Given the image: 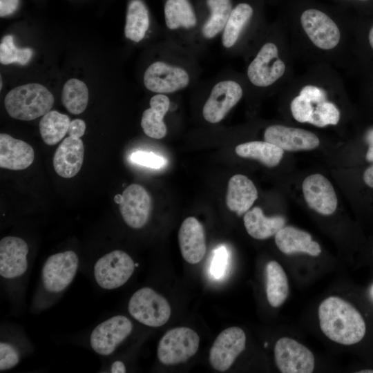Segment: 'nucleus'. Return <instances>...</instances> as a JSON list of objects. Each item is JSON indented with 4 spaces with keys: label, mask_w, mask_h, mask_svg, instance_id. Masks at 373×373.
<instances>
[{
    "label": "nucleus",
    "mask_w": 373,
    "mask_h": 373,
    "mask_svg": "<svg viewBox=\"0 0 373 373\" xmlns=\"http://www.w3.org/2000/svg\"><path fill=\"white\" fill-rule=\"evenodd\" d=\"M54 104L52 94L43 85L30 83L17 86L6 95L4 105L8 115L29 121L44 116Z\"/></svg>",
    "instance_id": "f03ea898"
},
{
    "label": "nucleus",
    "mask_w": 373,
    "mask_h": 373,
    "mask_svg": "<svg viewBox=\"0 0 373 373\" xmlns=\"http://www.w3.org/2000/svg\"><path fill=\"white\" fill-rule=\"evenodd\" d=\"M19 5V0H0V16L6 17L13 14Z\"/></svg>",
    "instance_id": "a19ab883"
},
{
    "label": "nucleus",
    "mask_w": 373,
    "mask_h": 373,
    "mask_svg": "<svg viewBox=\"0 0 373 373\" xmlns=\"http://www.w3.org/2000/svg\"><path fill=\"white\" fill-rule=\"evenodd\" d=\"M228 263V253L224 247H220L214 251V255L210 267L211 274L216 278H220L224 274Z\"/></svg>",
    "instance_id": "4c0bfd02"
},
{
    "label": "nucleus",
    "mask_w": 373,
    "mask_h": 373,
    "mask_svg": "<svg viewBox=\"0 0 373 373\" xmlns=\"http://www.w3.org/2000/svg\"><path fill=\"white\" fill-rule=\"evenodd\" d=\"M363 180L368 186L373 189V164L365 171Z\"/></svg>",
    "instance_id": "37998d69"
},
{
    "label": "nucleus",
    "mask_w": 373,
    "mask_h": 373,
    "mask_svg": "<svg viewBox=\"0 0 373 373\" xmlns=\"http://www.w3.org/2000/svg\"><path fill=\"white\" fill-rule=\"evenodd\" d=\"M264 139L287 151L312 150L320 144V140L314 133L305 129L282 125L267 127L264 133Z\"/></svg>",
    "instance_id": "f3484780"
},
{
    "label": "nucleus",
    "mask_w": 373,
    "mask_h": 373,
    "mask_svg": "<svg viewBox=\"0 0 373 373\" xmlns=\"http://www.w3.org/2000/svg\"><path fill=\"white\" fill-rule=\"evenodd\" d=\"M211 15L202 28L204 37L211 39L224 30L232 11L230 0H207Z\"/></svg>",
    "instance_id": "2f4dec72"
},
{
    "label": "nucleus",
    "mask_w": 373,
    "mask_h": 373,
    "mask_svg": "<svg viewBox=\"0 0 373 373\" xmlns=\"http://www.w3.org/2000/svg\"><path fill=\"white\" fill-rule=\"evenodd\" d=\"M29 247L17 236H6L0 241V275L7 280L21 277L27 271Z\"/></svg>",
    "instance_id": "2eb2a0df"
},
{
    "label": "nucleus",
    "mask_w": 373,
    "mask_h": 373,
    "mask_svg": "<svg viewBox=\"0 0 373 373\" xmlns=\"http://www.w3.org/2000/svg\"><path fill=\"white\" fill-rule=\"evenodd\" d=\"M302 189L307 205L316 212L329 216L337 208L338 200L334 189L324 175L316 173L307 176Z\"/></svg>",
    "instance_id": "dca6fc26"
},
{
    "label": "nucleus",
    "mask_w": 373,
    "mask_h": 373,
    "mask_svg": "<svg viewBox=\"0 0 373 373\" xmlns=\"http://www.w3.org/2000/svg\"><path fill=\"white\" fill-rule=\"evenodd\" d=\"M79 267V258L71 250L50 256L41 269V288L49 296L63 292L75 277Z\"/></svg>",
    "instance_id": "7ed1b4c3"
},
{
    "label": "nucleus",
    "mask_w": 373,
    "mask_h": 373,
    "mask_svg": "<svg viewBox=\"0 0 373 373\" xmlns=\"http://www.w3.org/2000/svg\"><path fill=\"white\" fill-rule=\"evenodd\" d=\"M312 104L299 95L291 102V111L294 118L299 122H308L314 112Z\"/></svg>",
    "instance_id": "c9c22d12"
},
{
    "label": "nucleus",
    "mask_w": 373,
    "mask_h": 373,
    "mask_svg": "<svg viewBox=\"0 0 373 373\" xmlns=\"http://www.w3.org/2000/svg\"><path fill=\"white\" fill-rule=\"evenodd\" d=\"M135 267L133 258L127 253L113 250L96 261L93 267L94 278L102 289H117L128 280Z\"/></svg>",
    "instance_id": "423d86ee"
},
{
    "label": "nucleus",
    "mask_w": 373,
    "mask_h": 373,
    "mask_svg": "<svg viewBox=\"0 0 373 373\" xmlns=\"http://www.w3.org/2000/svg\"><path fill=\"white\" fill-rule=\"evenodd\" d=\"M180 249L183 258L190 264H197L204 258L206 238L203 226L194 217H188L182 223L178 232Z\"/></svg>",
    "instance_id": "a211bd4d"
},
{
    "label": "nucleus",
    "mask_w": 373,
    "mask_h": 373,
    "mask_svg": "<svg viewBox=\"0 0 373 373\" xmlns=\"http://www.w3.org/2000/svg\"><path fill=\"white\" fill-rule=\"evenodd\" d=\"M110 372L113 373H124L126 372V367L121 361L113 362L111 366Z\"/></svg>",
    "instance_id": "c03bdc74"
},
{
    "label": "nucleus",
    "mask_w": 373,
    "mask_h": 373,
    "mask_svg": "<svg viewBox=\"0 0 373 373\" xmlns=\"http://www.w3.org/2000/svg\"><path fill=\"white\" fill-rule=\"evenodd\" d=\"M276 365L282 373H311L314 369V356L305 345L294 339L283 337L274 347Z\"/></svg>",
    "instance_id": "6e6552de"
},
{
    "label": "nucleus",
    "mask_w": 373,
    "mask_h": 373,
    "mask_svg": "<svg viewBox=\"0 0 373 373\" xmlns=\"http://www.w3.org/2000/svg\"><path fill=\"white\" fill-rule=\"evenodd\" d=\"M244 224L250 236L257 240H265L285 227V218L280 216L267 217L260 207H254L244 216Z\"/></svg>",
    "instance_id": "b1692460"
},
{
    "label": "nucleus",
    "mask_w": 373,
    "mask_h": 373,
    "mask_svg": "<svg viewBox=\"0 0 373 373\" xmlns=\"http://www.w3.org/2000/svg\"><path fill=\"white\" fill-rule=\"evenodd\" d=\"M133 330V323L126 316L116 315L97 325L90 335L92 350L97 354L107 356L128 337Z\"/></svg>",
    "instance_id": "0eeeda50"
},
{
    "label": "nucleus",
    "mask_w": 373,
    "mask_h": 373,
    "mask_svg": "<svg viewBox=\"0 0 373 373\" xmlns=\"http://www.w3.org/2000/svg\"><path fill=\"white\" fill-rule=\"evenodd\" d=\"M275 242L285 254L304 253L318 256L321 252L318 243L312 240L307 232L291 226H285L275 235Z\"/></svg>",
    "instance_id": "412c9836"
},
{
    "label": "nucleus",
    "mask_w": 373,
    "mask_h": 373,
    "mask_svg": "<svg viewBox=\"0 0 373 373\" xmlns=\"http://www.w3.org/2000/svg\"><path fill=\"white\" fill-rule=\"evenodd\" d=\"M189 83V76L186 70L162 61L151 64L144 75L145 87L160 94L175 92L187 86Z\"/></svg>",
    "instance_id": "ddd939ff"
},
{
    "label": "nucleus",
    "mask_w": 373,
    "mask_h": 373,
    "mask_svg": "<svg viewBox=\"0 0 373 373\" xmlns=\"http://www.w3.org/2000/svg\"><path fill=\"white\" fill-rule=\"evenodd\" d=\"M128 310L134 319L153 327L162 326L171 316V307L166 299L147 287L138 289L132 295Z\"/></svg>",
    "instance_id": "20e7f679"
},
{
    "label": "nucleus",
    "mask_w": 373,
    "mask_h": 373,
    "mask_svg": "<svg viewBox=\"0 0 373 373\" xmlns=\"http://www.w3.org/2000/svg\"><path fill=\"white\" fill-rule=\"evenodd\" d=\"M70 118L57 111H50L39 122V131L44 142L52 146L59 142L68 133Z\"/></svg>",
    "instance_id": "cd10ccee"
},
{
    "label": "nucleus",
    "mask_w": 373,
    "mask_h": 373,
    "mask_svg": "<svg viewBox=\"0 0 373 373\" xmlns=\"http://www.w3.org/2000/svg\"><path fill=\"white\" fill-rule=\"evenodd\" d=\"M84 146L80 138L68 136L59 144L53 156L56 173L64 178L76 175L82 168Z\"/></svg>",
    "instance_id": "6ab92c4d"
},
{
    "label": "nucleus",
    "mask_w": 373,
    "mask_h": 373,
    "mask_svg": "<svg viewBox=\"0 0 373 373\" xmlns=\"http://www.w3.org/2000/svg\"><path fill=\"white\" fill-rule=\"evenodd\" d=\"M246 335L238 327H230L221 332L209 352V362L219 372L227 370L245 350Z\"/></svg>",
    "instance_id": "1a4fd4ad"
},
{
    "label": "nucleus",
    "mask_w": 373,
    "mask_h": 373,
    "mask_svg": "<svg viewBox=\"0 0 373 373\" xmlns=\"http://www.w3.org/2000/svg\"><path fill=\"white\" fill-rule=\"evenodd\" d=\"M242 96V89L238 82L224 80L217 83L203 106L204 118L212 124L220 122Z\"/></svg>",
    "instance_id": "4468645a"
},
{
    "label": "nucleus",
    "mask_w": 373,
    "mask_h": 373,
    "mask_svg": "<svg viewBox=\"0 0 373 373\" xmlns=\"http://www.w3.org/2000/svg\"><path fill=\"white\" fill-rule=\"evenodd\" d=\"M20 352L12 343L1 341L0 343V371L10 370L18 365Z\"/></svg>",
    "instance_id": "f704fd0d"
},
{
    "label": "nucleus",
    "mask_w": 373,
    "mask_h": 373,
    "mask_svg": "<svg viewBox=\"0 0 373 373\" xmlns=\"http://www.w3.org/2000/svg\"><path fill=\"white\" fill-rule=\"evenodd\" d=\"M86 131V124L84 120L75 119L70 121L68 133V135L75 138L82 137Z\"/></svg>",
    "instance_id": "ea45409f"
},
{
    "label": "nucleus",
    "mask_w": 373,
    "mask_h": 373,
    "mask_svg": "<svg viewBox=\"0 0 373 373\" xmlns=\"http://www.w3.org/2000/svg\"><path fill=\"white\" fill-rule=\"evenodd\" d=\"M266 293L269 305L278 307L287 298L289 285L287 275L276 261H270L266 266Z\"/></svg>",
    "instance_id": "a878e982"
},
{
    "label": "nucleus",
    "mask_w": 373,
    "mask_h": 373,
    "mask_svg": "<svg viewBox=\"0 0 373 373\" xmlns=\"http://www.w3.org/2000/svg\"><path fill=\"white\" fill-rule=\"evenodd\" d=\"M369 41H370V44L371 47L373 49V26L372 27V28L370 30Z\"/></svg>",
    "instance_id": "a18cd8bd"
},
{
    "label": "nucleus",
    "mask_w": 373,
    "mask_h": 373,
    "mask_svg": "<svg viewBox=\"0 0 373 373\" xmlns=\"http://www.w3.org/2000/svg\"><path fill=\"white\" fill-rule=\"evenodd\" d=\"M170 106L169 97L158 93L151 97L150 108L142 114L141 126L144 133L153 139H162L166 135L167 129L164 122V117Z\"/></svg>",
    "instance_id": "5701e85b"
},
{
    "label": "nucleus",
    "mask_w": 373,
    "mask_h": 373,
    "mask_svg": "<svg viewBox=\"0 0 373 373\" xmlns=\"http://www.w3.org/2000/svg\"><path fill=\"white\" fill-rule=\"evenodd\" d=\"M166 26L171 30L195 26L196 17L188 0H167L164 6Z\"/></svg>",
    "instance_id": "c85d7f7f"
},
{
    "label": "nucleus",
    "mask_w": 373,
    "mask_h": 373,
    "mask_svg": "<svg viewBox=\"0 0 373 373\" xmlns=\"http://www.w3.org/2000/svg\"><path fill=\"white\" fill-rule=\"evenodd\" d=\"M359 373H373V370H364L363 371L358 372Z\"/></svg>",
    "instance_id": "49530a36"
},
{
    "label": "nucleus",
    "mask_w": 373,
    "mask_h": 373,
    "mask_svg": "<svg viewBox=\"0 0 373 373\" xmlns=\"http://www.w3.org/2000/svg\"><path fill=\"white\" fill-rule=\"evenodd\" d=\"M300 21L305 33L317 47L329 50L338 45L340 30L325 13L316 9H308L303 12Z\"/></svg>",
    "instance_id": "9b49d317"
},
{
    "label": "nucleus",
    "mask_w": 373,
    "mask_h": 373,
    "mask_svg": "<svg viewBox=\"0 0 373 373\" xmlns=\"http://www.w3.org/2000/svg\"><path fill=\"white\" fill-rule=\"evenodd\" d=\"M257 198L256 186L245 175L236 174L229 180L226 204L230 211L241 216L249 210Z\"/></svg>",
    "instance_id": "4be33fe9"
},
{
    "label": "nucleus",
    "mask_w": 373,
    "mask_h": 373,
    "mask_svg": "<svg viewBox=\"0 0 373 373\" xmlns=\"http://www.w3.org/2000/svg\"><path fill=\"white\" fill-rule=\"evenodd\" d=\"M372 255H373V251H372Z\"/></svg>",
    "instance_id": "de8ad7c7"
},
{
    "label": "nucleus",
    "mask_w": 373,
    "mask_h": 373,
    "mask_svg": "<svg viewBox=\"0 0 373 373\" xmlns=\"http://www.w3.org/2000/svg\"><path fill=\"white\" fill-rule=\"evenodd\" d=\"M149 26V13L144 3L141 0H132L126 12L124 28L126 37L139 42L144 37Z\"/></svg>",
    "instance_id": "bb28decb"
},
{
    "label": "nucleus",
    "mask_w": 373,
    "mask_h": 373,
    "mask_svg": "<svg viewBox=\"0 0 373 373\" xmlns=\"http://www.w3.org/2000/svg\"><path fill=\"white\" fill-rule=\"evenodd\" d=\"M235 151L242 157L258 160L267 167H274L281 161L284 150L266 141H253L238 145Z\"/></svg>",
    "instance_id": "393cba45"
},
{
    "label": "nucleus",
    "mask_w": 373,
    "mask_h": 373,
    "mask_svg": "<svg viewBox=\"0 0 373 373\" xmlns=\"http://www.w3.org/2000/svg\"><path fill=\"white\" fill-rule=\"evenodd\" d=\"M253 15L252 8L247 3H241L232 9L223 30L222 45L225 48L232 47Z\"/></svg>",
    "instance_id": "c756f323"
},
{
    "label": "nucleus",
    "mask_w": 373,
    "mask_h": 373,
    "mask_svg": "<svg viewBox=\"0 0 373 373\" xmlns=\"http://www.w3.org/2000/svg\"><path fill=\"white\" fill-rule=\"evenodd\" d=\"M300 95L305 97L312 104H318L326 101L325 92L316 86L307 85L302 88Z\"/></svg>",
    "instance_id": "58836bf2"
},
{
    "label": "nucleus",
    "mask_w": 373,
    "mask_h": 373,
    "mask_svg": "<svg viewBox=\"0 0 373 373\" xmlns=\"http://www.w3.org/2000/svg\"><path fill=\"white\" fill-rule=\"evenodd\" d=\"M323 333L337 343L351 345L360 342L365 334V323L359 312L349 302L330 296L318 307Z\"/></svg>",
    "instance_id": "f257e3e1"
},
{
    "label": "nucleus",
    "mask_w": 373,
    "mask_h": 373,
    "mask_svg": "<svg viewBox=\"0 0 373 373\" xmlns=\"http://www.w3.org/2000/svg\"><path fill=\"white\" fill-rule=\"evenodd\" d=\"M340 119V112L332 102L325 101L316 105L308 122L318 127L336 125Z\"/></svg>",
    "instance_id": "72a5a7b5"
},
{
    "label": "nucleus",
    "mask_w": 373,
    "mask_h": 373,
    "mask_svg": "<svg viewBox=\"0 0 373 373\" xmlns=\"http://www.w3.org/2000/svg\"><path fill=\"white\" fill-rule=\"evenodd\" d=\"M32 50L29 48H17L12 35L5 36L0 44V61L3 64L17 63L26 64L31 59Z\"/></svg>",
    "instance_id": "473e14b6"
},
{
    "label": "nucleus",
    "mask_w": 373,
    "mask_h": 373,
    "mask_svg": "<svg viewBox=\"0 0 373 373\" xmlns=\"http://www.w3.org/2000/svg\"><path fill=\"white\" fill-rule=\"evenodd\" d=\"M119 211L125 223L133 229H141L147 223L151 208V198L141 185L132 184L127 186L119 203Z\"/></svg>",
    "instance_id": "f8f14e48"
},
{
    "label": "nucleus",
    "mask_w": 373,
    "mask_h": 373,
    "mask_svg": "<svg viewBox=\"0 0 373 373\" xmlns=\"http://www.w3.org/2000/svg\"><path fill=\"white\" fill-rule=\"evenodd\" d=\"M366 140L369 144V147L365 157L367 161L373 162V128L367 133Z\"/></svg>",
    "instance_id": "79ce46f5"
},
{
    "label": "nucleus",
    "mask_w": 373,
    "mask_h": 373,
    "mask_svg": "<svg viewBox=\"0 0 373 373\" xmlns=\"http://www.w3.org/2000/svg\"><path fill=\"white\" fill-rule=\"evenodd\" d=\"M285 64L279 58L277 46L273 43L262 46L247 69L250 82L256 86L266 87L283 76Z\"/></svg>",
    "instance_id": "9d476101"
},
{
    "label": "nucleus",
    "mask_w": 373,
    "mask_h": 373,
    "mask_svg": "<svg viewBox=\"0 0 373 373\" xmlns=\"http://www.w3.org/2000/svg\"><path fill=\"white\" fill-rule=\"evenodd\" d=\"M35 159L33 148L27 142L6 133L0 134V166L10 170H23Z\"/></svg>",
    "instance_id": "aec40b11"
},
{
    "label": "nucleus",
    "mask_w": 373,
    "mask_h": 373,
    "mask_svg": "<svg viewBox=\"0 0 373 373\" xmlns=\"http://www.w3.org/2000/svg\"><path fill=\"white\" fill-rule=\"evenodd\" d=\"M61 101L70 113H83L88 102V90L85 83L75 78L68 80L63 88Z\"/></svg>",
    "instance_id": "7c9ffc66"
},
{
    "label": "nucleus",
    "mask_w": 373,
    "mask_h": 373,
    "mask_svg": "<svg viewBox=\"0 0 373 373\" xmlns=\"http://www.w3.org/2000/svg\"><path fill=\"white\" fill-rule=\"evenodd\" d=\"M130 158L133 163L156 169L162 168L166 163L162 156L142 151L133 153Z\"/></svg>",
    "instance_id": "e433bc0d"
},
{
    "label": "nucleus",
    "mask_w": 373,
    "mask_h": 373,
    "mask_svg": "<svg viewBox=\"0 0 373 373\" xmlns=\"http://www.w3.org/2000/svg\"><path fill=\"white\" fill-rule=\"evenodd\" d=\"M200 337L196 332L179 327L166 332L159 341L157 356L164 365H175L186 362L197 352Z\"/></svg>",
    "instance_id": "39448f33"
}]
</instances>
